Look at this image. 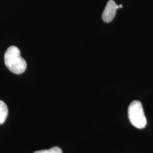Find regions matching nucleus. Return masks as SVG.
<instances>
[{"instance_id": "423d86ee", "label": "nucleus", "mask_w": 153, "mask_h": 153, "mask_svg": "<svg viewBox=\"0 0 153 153\" xmlns=\"http://www.w3.org/2000/svg\"><path fill=\"white\" fill-rule=\"evenodd\" d=\"M122 7H123L122 5H119V8H121Z\"/></svg>"}, {"instance_id": "f257e3e1", "label": "nucleus", "mask_w": 153, "mask_h": 153, "mask_svg": "<svg viewBox=\"0 0 153 153\" xmlns=\"http://www.w3.org/2000/svg\"><path fill=\"white\" fill-rule=\"evenodd\" d=\"M4 60L6 67L12 73L21 74L27 68V63L22 58L20 50L16 46H11L6 51Z\"/></svg>"}, {"instance_id": "20e7f679", "label": "nucleus", "mask_w": 153, "mask_h": 153, "mask_svg": "<svg viewBox=\"0 0 153 153\" xmlns=\"http://www.w3.org/2000/svg\"><path fill=\"white\" fill-rule=\"evenodd\" d=\"M8 115V108L5 102L0 100V124H3Z\"/></svg>"}, {"instance_id": "f03ea898", "label": "nucleus", "mask_w": 153, "mask_h": 153, "mask_svg": "<svg viewBox=\"0 0 153 153\" xmlns=\"http://www.w3.org/2000/svg\"><path fill=\"white\" fill-rule=\"evenodd\" d=\"M128 117L131 123L138 129L144 128L147 121L141 103L138 100L133 101L128 107Z\"/></svg>"}, {"instance_id": "7ed1b4c3", "label": "nucleus", "mask_w": 153, "mask_h": 153, "mask_svg": "<svg viewBox=\"0 0 153 153\" xmlns=\"http://www.w3.org/2000/svg\"><path fill=\"white\" fill-rule=\"evenodd\" d=\"M119 8L114 1L109 0L105 7L103 13L102 14V19L106 23L111 22L115 18L116 10Z\"/></svg>"}, {"instance_id": "39448f33", "label": "nucleus", "mask_w": 153, "mask_h": 153, "mask_svg": "<svg viewBox=\"0 0 153 153\" xmlns=\"http://www.w3.org/2000/svg\"><path fill=\"white\" fill-rule=\"evenodd\" d=\"M33 153H62L60 148L58 147H53L48 150H43L36 151Z\"/></svg>"}]
</instances>
